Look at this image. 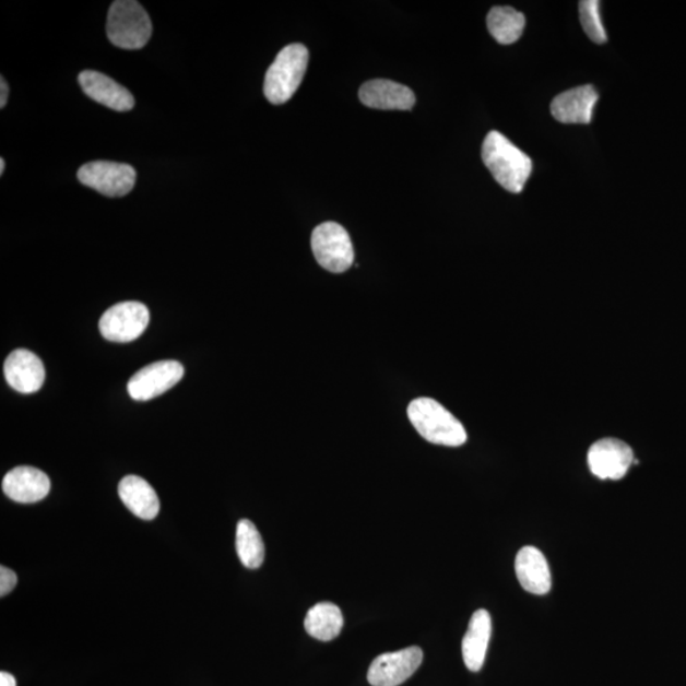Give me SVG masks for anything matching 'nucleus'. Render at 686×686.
I'll return each mask as SVG.
<instances>
[{
  "instance_id": "f257e3e1",
  "label": "nucleus",
  "mask_w": 686,
  "mask_h": 686,
  "mask_svg": "<svg viewBox=\"0 0 686 686\" xmlns=\"http://www.w3.org/2000/svg\"><path fill=\"white\" fill-rule=\"evenodd\" d=\"M482 159L496 181L513 193H520L532 175V159L498 131H490L483 142Z\"/></svg>"
},
{
  "instance_id": "f03ea898",
  "label": "nucleus",
  "mask_w": 686,
  "mask_h": 686,
  "mask_svg": "<svg viewBox=\"0 0 686 686\" xmlns=\"http://www.w3.org/2000/svg\"><path fill=\"white\" fill-rule=\"evenodd\" d=\"M407 413L417 433L435 446L457 448L468 440L463 424L439 402L417 399L410 403Z\"/></svg>"
},
{
  "instance_id": "7ed1b4c3",
  "label": "nucleus",
  "mask_w": 686,
  "mask_h": 686,
  "mask_svg": "<svg viewBox=\"0 0 686 686\" xmlns=\"http://www.w3.org/2000/svg\"><path fill=\"white\" fill-rule=\"evenodd\" d=\"M309 52L301 44H292L279 52L264 78V96L272 105L286 104L294 96L307 72Z\"/></svg>"
},
{
  "instance_id": "20e7f679",
  "label": "nucleus",
  "mask_w": 686,
  "mask_h": 686,
  "mask_svg": "<svg viewBox=\"0 0 686 686\" xmlns=\"http://www.w3.org/2000/svg\"><path fill=\"white\" fill-rule=\"evenodd\" d=\"M106 31L117 48L138 50L151 40L153 27L142 5L134 0H117L108 12Z\"/></svg>"
},
{
  "instance_id": "39448f33",
  "label": "nucleus",
  "mask_w": 686,
  "mask_h": 686,
  "mask_svg": "<svg viewBox=\"0 0 686 686\" xmlns=\"http://www.w3.org/2000/svg\"><path fill=\"white\" fill-rule=\"evenodd\" d=\"M311 249L321 267L333 274H342L353 267L355 252L353 241L342 225L327 222L311 234Z\"/></svg>"
},
{
  "instance_id": "423d86ee",
  "label": "nucleus",
  "mask_w": 686,
  "mask_h": 686,
  "mask_svg": "<svg viewBox=\"0 0 686 686\" xmlns=\"http://www.w3.org/2000/svg\"><path fill=\"white\" fill-rule=\"evenodd\" d=\"M78 179L105 197L122 198L134 189L137 172L123 163L97 161L82 166Z\"/></svg>"
},
{
  "instance_id": "0eeeda50",
  "label": "nucleus",
  "mask_w": 686,
  "mask_h": 686,
  "mask_svg": "<svg viewBox=\"0 0 686 686\" xmlns=\"http://www.w3.org/2000/svg\"><path fill=\"white\" fill-rule=\"evenodd\" d=\"M150 319V310L143 303L122 301L105 311L99 331L108 341L131 342L142 336Z\"/></svg>"
},
{
  "instance_id": "6e6552de",
  "label": "nucleus",
  "mask_w": 686,
  "mask_h": 686,
  "mask_svg": "<svg viewBox=\"0 0 686 686\" xmlns=\"http://www.w3.org/2000/svg\"><path fill=\"white\" fill-rule=\"evenodd\" d=\"M184 366L178 362L153 363L131 377L128 392L132 400L151 401L177 386L184 378Z\"/></svg>"
},
{
  "instance_id": "1a4fd4ad",
  "label": "nucleus",
  "mask_w": 686,
  "mask_h": 686,
  "mask_svg": "<svg viewBox=\"0 0 686 686\" xmlns=\"http://www.w3.org/2000/svg\"><path fill=\"white\" fill-rule=\"evenodd\" d=\"M423 660L424 652L417 646L380 654L371 662L368 682L372 686H399L417 672Z\"/></svg>"
},
{
  "instance_id": "9d476101",
  "label": "nucleus",
  "mask_w": 686,
  "mask_h": 686,
  "mask_svg": "<svg viewBox=\"0 0 686 686\" xmlns=\"http://www.w3.org/2000/svg\"><path fill=\"white\" fill-rule=\"evenodd\" d=\"M634 462V450L627 442L614 438H606L592 443L588 453L590 471L600 480L619 481L625 478Z\"/></svg>"
},
{
  "instance_id": "9b49d317",
  "label": "nucleus",
  "mask_w": 686,
  "mask_h": 686,
  "mask_svg": "<svg viewBox=\"0 0 686 686\" xmlns=\"http://www.w3.org/2000/svg\"><path fill=\"white\" fill-rule=\"evenodd\" d=\"M4 377L14 391L31 394L40 391L45 368L40 357L28 350H15L4 363Z\"/></svg>"
},
{
  "instance_id": "f8f14e48",
  "label": "nucleus",
  "mask_w": 686,
  "mask_h": 686,
  "mask_svg": "<svg viewBox=\"0 0 686 686\" xmlns=\"http://www.w3.org/2000/svg\"><path fill=\"white\" fill-rule=\"evenodd\" d=\"M3 493L20 504H35L50 493L51 483L43 471L34 466H17L5 474Z\"/></svg>"
},
{
  "instance_id": "ddd939ff",
  "label": "nucleus",
  "mask_w": 686,
  "mask_h": 686,
  "mask_svg": "<svg viewBox=\"0 0 686 686\" xmlns=\"http://www.w3.org/2000/svg\"><path fill=\"white\" fill-rule=\"evenodd\" d=\"M78 81H80L85 95L96 103L111 108V110L130 111L135 105L134 96L127 88L111 80L110 76L95 72V70H84L78 76Z\"/></svg>"
},
{
  "instance_id": "4468645a",
  "label": "nucleus",
  "mask_w": 686,
  "mask_h": 686,
  "mask_svg": "<svg viewBox=\"0 0 686 686\" xmlns=\"http://www.w3.org/2000/svg\"><path fill=\"white\" fill-rule=\"evenodd\" d=\"M358 97L366 107L376 110L410 111L416 104L415 93L409 87L387 80L364 83Z\"/></svg>"
},
{
  "instance_id": "2eb2a0df",
  "label": "nucleus",
  "mask_w": 686,
  "mask_h": 686,
  "mask_svg": "<svg viewBox=\"0 0 686 686\" xmlns=\"http://www.w3.org/2000/svg\"><path fill=\"white\" fill-rule=\"evenodd\" d=\"M598 99V92L592 85H582L553 99L551 113L558 122L590 123Z\"/></svg>"
},
{
  "instance_id": "dca6fc26",
  "label": "nucleus",
  "mask_w": 686,
  "mask_h": 686,
  "mask_svg": "<svg viewBox=\"0 0 686 686\" xmlns=\"http://www.w3.org/2000/svg\"><path fill=\"white\" fill-rule=\"evenodd\" d=\"M514 572L525 591L534 595L548 594L552 588V576L547 558L535 547L521 548L514 559Z\"/></svg>"
},
{
  "instance_id": "f3484780",
  "label": "nucleus",
  "mask_w": 686,
  "mask_h": 686,
  "mask_svg": "<svg viewBox=\"0 0 686 686\" xmlns=\"http://www.w3.org/2000/svg\"><path fill=\"white\" fill-rule=\"evenodd\" d=\"M490 635L493 619L489 613L485 610L475 612L462 642L464 664L473 673L480 672L485 664Z\"/></svg>"
},
{
  "instance_id": "a211bd4d",
  "label": "nucleus",
  "mask_w": 686,
  "mask_h": 686,
  "mask_svg": "<svg viewBox=\"0 0 686 686\" xmlns=\"http://www.w3.org/2000/svg\"><path fill=\"white\" fill-rule=\"evenodd\" d=\"M121 501L127 508L143 520L157 518L161 510V502L157 493L142 477L138 475H127L119 485Z\"/></svg>"
},
{
  "instance_id": "6ab92c4d",
  "label": "nucleus",
  "mask_w": 686,
  "mask_h": 686,
  "mask_svg": "<svg viewBox=\"0 0 686 686\" xmlns=\"http://www.w3.org/2000/svg\"><path fill=\"white\" fill-rule=\"evenodd\" d=\"M307 634L318 641L329 642L340 636L343 628V615L336 604L324 602L310 607L304 619Z\"/></svg>"
},
{
  "instance_id": "aec40b11",
  "label": "nucleus",
  "mask_w": 686,
  "mask_h": 686,
  "mask_svg": "<svg viewBox=\"0 0 686 686\" xmlns=\"http://www.w3.org/2000/svg\"><path fill=\"white\" fill-rule=\"evenodd\" d=\"M525 15L511 7H495L487 15L489 34L501 45L517 43L524 33Z\"/></svg>"
},
{
  "instance_id": "412c9836",
  "label": "nucleus",
  "mask_w": 686,
  "mask_h": 686,
  "mask_svg": "<svg viewBox=\"0 0 686 686\" xmlns=\"http://www.w3.org/2000/svg\"><path fill=\"white\" fill-rule=\"evenodd\" d=\"M237 555L246 568H260L264 560V543L251 520L241 519L236 533Z\"/></svg>"
},
{
  "instance_id": "4be33fe9",
  "label": "nucleus",
  "mask_w": 686,
  "mask_h": 686,
  "mask_svg": "<svg viewBox=\"0 0 686 686\" xmlns=\"http://www.w3.org/2000/svg\"><path fill=\"white\" fill-rule=\"evenodd\" d=\"M579 8L584 33L591 38V42L605 44L607 37L602 19H600V2L598 0H582Z\"/></svg>"
},
{
  "instance_id": "5701e85b",
  "label": "nucleus",
  "mask_w": 686,
  "mask_h": 686,
  "mask_svg": "<svg viewBox=\"0 0 686 686\" xmlns=\"http://www.w3.org/2000/svg\"><path fill=\"white\" fill-rule=\"evenodd\" d=\"M17 575H15L8 567H0V596L4 598L10 594V592L14 589L15 584H17Z\"/></svg>"
},
{
  "instance_id": "b1692460",
  "label": "nucleus",
  "mask_w": 686,
  "mask_h": 686,
  "mask_svg": "<svg viewBox=\"0 0 686 686\" xmlns=\"http://www.w3.org/2000/svg\"><path fill=\"white\" fill-rule=\"evenodd\" d=\"M0 90H2V95H0V108H4L7 105L8 95H10V88H8V84L3 76L2 80H0Z\"/></svg>"
},
{
  "instance_id": "393cba45",
  "label": "nucleus",
  "mask_w": 686,
  "mask_h": 686,
  "mask_svg": "<svg viewBox=\"0 0 686 686\" xmlns=\"http://www.w3.org/2000/svg\"><path fill=\"white\" fill-rule=\"evenodd\" d=\"M0 686H17V682L12 674L2 672L0 673Z\"/></svg>"
},
{
  "instance_id": "a878e982",
  "label": "nucleus",
  "mask_w": 686,
  "mask_h": 686,
  "mask_svg": "<svg viewBox=\"0 0 686 686\" xmlns=\"http://www.w3.org/2000/svg\"><path fill=\"white\" fill-rule=\"evenodd\" d=\"M4 169H5V161L4 158L0 159V175L4 174Z\"/></svg>"
}]
</instances>
